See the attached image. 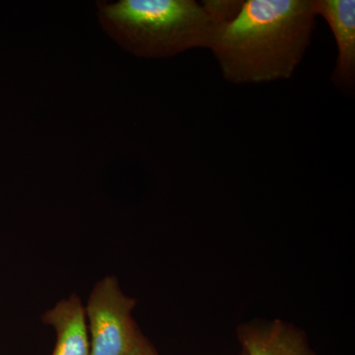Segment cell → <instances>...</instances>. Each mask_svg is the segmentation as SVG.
I'll list each match as a JSON object with an SVG mask.
<instances>
[{"label":"cell","instance_id":"cell-8","mask_svg":"<svg viewBox=\"0 0 355 355\" xmlns=\"http://www.w3.org/2000/svg\"><path fill=\"white\" fill-rule=\"evenodd\" d=\"M240 355H246V354H245V352H243V350H242V354H240Z\"/></svg>","mask_w":355,"mask_h":355},{"label":"cell","instance_id":"cell-2","mask_svg":"<svg viewBox=\"0 0 355 355\" xmlns=\"http://www.w3.org/2000/svg\"><path fill=\"white\" fill-rule=\"evenodd\" d=\"M240 0H120L99 4L103 28L137 57L171 58L211 48Z\"/></svg>","mask_w":355,"mask_h":355},{"label":"cell","instance_id":"cell-1","mask_svg":"<svg viewBox=\"0 0 355 355\" xmlns=\"http://www.w3.org/2000/svg\"><path fill=\"white\" fill-rule=\"evenodd\" d=\"M317 17L316 0H246L210 51L228 83L286 80L304 60Z\"/></svg>","mask_w":355,"mask_h":355},{"label":"cell","instance_id":"cell-7","mask_svg":"<svg viewBox=\"0 0 355 355\" xmlns=\"http://www.w3.org/2000/svg\"><path fill=\"white\" fill-rule=\"evenodd\" d=\"M123 355H159L157 352L148 340L137 331L135 334V338H133L132 345L128 347L127 352Z\"/></svg>","mask_w":355,"mask_h":355},{"label":"cell","instance_id":"cell-4","mask_svg":"<svg viewBox=\"0 0 355 355\" xmlns=\"http://www.w3.org/2000/svg\"><path fill=\"white\" fill-rule=\"evenodd\" d=\"M316 8L318 16L328 23L338 48L331 81L350 94L355 87V1L316 0Z\"/></svg>","mask_w":355,"mask_h":355},{"label":"cell","instance_id":"cell-5","mask_svg":"<svg viewBox=\"0 0 355 355\" xmlns=\"http://www.w3.org/2000/svg\"><path fill=\"white\" fill-rule=\"evenodd\" d=\"M238 338L246 355H316L305 334L282 320L243 324Z\"/></svg>","mask_w":355,"mask_h":355},{"label":"cell","instance_id":"cell-6","mask_svg":"<svg viewBox=\"0 0 355 355\" xmlns=\"http://www.w3.org/2000/svg\"><path fill=\"white\" fill-rule=\"evenodd\" d=\"M43 322L55 327L57 331L53 355H90L85 308L76 295L48 311Z\"/></svg>","mask_w":355,"mask_h":355},{"label":"cell","instance_id":"cell-3","mask_svg":"<svg viewBox=\"0 0 355 355\" xmlns=\"http://www.w3.org/2000/svg\"><path fill=\"white\" fill-rule=\"evenodd\" d=\"M137 300L128 297L116 277L98 282L89 298L90 355H123L139 331L132 318Z\"/></svg>","mask_w":355,"mask_h":355}]
</instances>
